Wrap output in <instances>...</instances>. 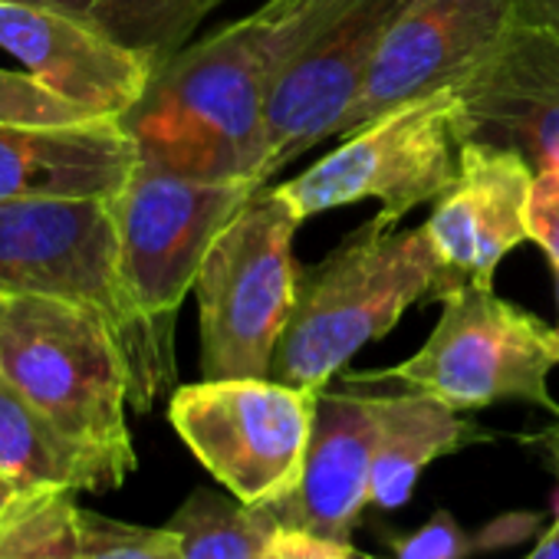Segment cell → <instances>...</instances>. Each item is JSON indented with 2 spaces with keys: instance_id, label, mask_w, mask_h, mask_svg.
<instances>
[{
  "instance_id": "obj_1",
  "label": "cell",
  "mask_w": 559,
  "mask_h": 559,
  "mask_svg": "<svg viewBox=\"0 0 559 559\" xmlns=\"http://www.w3.org/2000/svg\"><path fill=\"white\" fill-rule=\"evenodd\" d=\"M349 0H266L162 63L122 119L139 165L194 181L266 185V103Z\"/></svg>"
},
{
  "instance_id": "obj_2",
  "label": "cell",
  "mask_w": 559,
  "mask_h": 559,
  "mask_svg": "<svg viewBox=\"0 0 559 559\" xmlns=\"http://www.w3.org/2000/svg\"><path fill=\"white\" fill-rule=\"evenodd\" d=\"M448 294L451 280L425 224L399 230L376 214L320 263L304 266L270 379L323 392L359 349L389 336L408 307L441 304Z\"/></svg>"
},
{
  "instance_id": "obj_3",
  "label": "cell",
  "mask_w": 559,
  "mask_h": 559,
  "mask_svg": "<svg viewBox=\"0 0 559 559\" xmlns=\"http://www.w3.org/2000/svg\"><path fill=\"white\" fill-rule=\"evenodd\" d=\"M0 372L106 477L139 467L129 431V369L109 320L86 304L37 294L0 297Z\"/></svg>"
},
{
  "instance_id": "obj_4",
  "label": "cell",
  "mask_w": 559,
  "mask_h": 559,
  "mask_svg": "<svg viewBox=\"0 0 559 559\" xmlns=\"http://www.w3.org/2000/svg\"><path fill=\"white\" fill-rule=\"evenodd\" d=\"M37 294L96 307L129 369V405L148 415L175 379L152 356L119 280L112 198L0 201V297Z\"/></svg>"
},
{
  "instance_id": "obj_5",
  "label": "cell",
  "mask_w": 559,
  "mask_h": 559,
  "mask_svg": "<svg viewBox=\"0 0 559 559\" xmlns=\"http://www.w3.org/2000/svg\"><path fill=\"white\" fill-rule=\"evenodd\" d=\"M297 227L294 207L266 185L214 237L194 280L201 379L270 376L304 280Z\"/></svg>"
},
{
  "instance_id": "obj_6",
  "label": "cell",
  "mask_w": 559,
  "mask_h": 559,
  "mask_svg": "<svg viewBox=\"0 0 559 559\" xmlns=\"http://www.w3.org/2000/svg\"><path fill=\"white\" fill-rule=\"evenodd\" d=\"M559 366V330L500 300L493 287H457L425 346L392 369L340 372L346 385H399L457 412L523 402L556 415L549 372Z\"/></svg>"
},
{
  "instance_id": "obj_7",
  "label": "cell",
  "mask_w": 559,
  "mask_h": 559,
  "mask_svg": "<svg viewBox=\"0 0 559 559\" xmlns=\"http://www.w3.org/2000/svg\"><path fill=\"white\" fill-rule=\"evenodd\" d=\"M266 185L194 181L148 165L112 194L119 280L158 366L175 379V320L224 224Z\"/></svg>"
},
{
  "instance_id": "obj_8",
  "label": "cell",
  "mask_w": 559,
  "mask_h": 559,
  "mask_svg": "<svg viewBox=\"0 0 559 559\" xmlns=\"http://www.w3.org/2000/svg\"><path fill=\"white\" fill-rule=\"evenodd\" d=\"M320 392L276 379H201L168 399V421L240 503L290 497L304 477Z\"/></svg>"
},
{
  "instance_id": "obj_9",
  "label": "cell",
  "mask_w": 559,
  "mask_h": 559,
  "mask_svg": "<svg viewBox=\"0 0 559 559\" xmlns=\"http://www.w3.org/2000/svg\"><path fill=\"white\" fill-rule=\"evenodd\" d=\"M457 90H438L379 112L346 132L340 148L276 185L300 221L376 198L382 217L399 224L418 204L438 201L461 162Z\"/></svg>"
},
{
  "instance_id": "obj_10",
  "label": "cell",
  "mask_w": 559,
  "mask_h": 559,
  "mask_svg": "<svg viewBox=\"0 0 559 559\" xmlns=\"http://www.w3.org/2000/svg\"><path fill=\"white\" fill-rule=\"evenodd\" d=\"M408 0H349L336 21L284 70L266 103V162L270 178L333 139L336 122L356 99L379 47Z\"/></svg>"
},
{
  "instance_id": "obj_11",
  "label": "cell",
  "mask_w": 559,
  "mask_h": 559,
  "mask_svg": "<svg viewBox=\"0 0 559 559\" xmlns=\"http://www.w3.org/2000/svg\"><path fill=\"white\" fill-rule=\"evenodd\" d=\"M510 24L513 0H408L333 135L343 139L385 109L454 86Z\"/></svg>"
},
{
  "instance_id": "obj_12",
  "label": "cell",
  "mask_w": 559,
  "mask_h": 559,
  "mask_svg": "<svg viewBox=\"0 0 559 559\" xmlns=\"http://www.w3.org/2000/svg\"><path fill=\"white\" fill-rule=\"evenodd\" d=\"M461 145L523 155L536 171H559V37L510 24L457 83Z\"/></svg>"
},
{
  "instance_id": "obj_13",
  "label": "cell",
  "mask_w": 559,
  "mask_h": 559,
  "mask_svg": "<svg viewBox=\"0 0 559 559\" xmlns=\"http://www.w3.org/2000/svg\"><path fill=\"white\" fill-rule=\"evenodd\" d=\"M533 181L536 168L523 155L477 142L461 145L457 175L425 224L451 294L457 287H493L500 260L530 240L526 204Z\"/></svg>"
},
{
  "instance_id": "obj_14",
  "label": "cell",
  "mask_w": 559,
  "mask_h": 559,
  "mask_svg": "<svg viewBox=\"0 0 559 559\" xmlns=\"http://www.w3.org/2000/svg\"><path fill=\"white\" fill-rule=\"evenodd\" d=\"M0 47L57 96L116 122L139 106L155 76L145 57L73 17L17 0H0Z\"/></svg>"
},
{
  "instance_id": "obj_15",
  "label": "cell",
  "mask_w": 559,
  "mask_h": 559,
  "mask_svg": "<svg viewBox=\"0 0 559 559\" xmlns=\"http://www.w3.org/2000/svg\"><path fill=\"white\" fill-rule=\"evenodd\" d=\"M376 448L379 395L323 389L304 477L290 497L270 503L280 526H300L340 543H353V533L372 503Z\"/></svg>"
},
{
  "instance_id": "obj_16",
  "label": "cell",
  "mask_w": 559,
  "mask_h": 559,
  "mask_svg": "<svg viewBox=\"0 0 559 559\" xmlns=\"http://www.w3.org/2000/svg\"><path fill=\"white\" fill-rule=\"evenodd\" d=\"M139 165L122 122L70 129L0 126V201L8 198H112Z\"/></svg>"
},
{
  "instance_id": "obj_17",
  "label": "cell",
  "mask_w": 559,
  "mask_h": 559,
  "mask_svg": "<svg viewBox=\"0 0 559 559\" xmlns=\"http://www.w3.org/2000/svg\"><path fill=\"white\" fill-rule=\"evenodd\" d=\"M490 441V431L467 421L435 395L399 389L379 395V448L372 464V503L399 510L408 503L421 471L461 448Z\"/></svg>"
},
{
  "instance_id": "obj_18",
  "label": "cell",
  "mask_w": 559,
  "mask_h": 559,
  "mask_svg": "<svg viewBox=\"0 0 559 559\" xmlns=\"http://www.w3.org/2000/svg\"><path fill=\"white\" fill-rule=\"evenodd\" d=\"M0 477H8L17 490H109L99 467L40 415L4 372H0Z\"/></svg>"
},
{
  "instance_id": "obj_19",
  "label": "cell",
  "mask_w": 559,
  "mask_h": 559,
  "mask_svg": "<svg viewBox=\"0 0 559 559\" xmlns=\"http://www.w3.org/2000/svg\"><path fill=\"white\" fill-rule=\"evenodd\" d=\"M57 11L145 57L155 70L188 47L198 24L221 0H17Z\"/></svg>"
},
{
  "instance_id": "obj_20",
  "label": "cell",
  "mask_w": 559,
  "mask_h": 559,
  "mask_svg": "<svg viewBox=\"0 0 559 559\" xmlns=\"http://www.w3.org/2000/svg\"><path fill=\"white\" fill-rule=\"evenodd\" d=\"M185 559H257L280 520L266 507L240 503L234 493L198 487L165 523Z\"/></svg>"
},
{
  "instance_id": "obj_21",
  "label": "cell",
  "mask_w": 559,
  "mask_h": 559,
  "mask_svg": "<svg viewBox=\"0 0 559 559\" xmlns=\"http://www.w3.org/2000/svg\"><path fill=\"white\" fill-rule=\"evenodd\" d=\"M73 490H17L0 510V559H80V503Z\"/></svg>"
},
{
  "instance_id": "obj_22",
  "label": "cell",
  "mask_w": 559,
  "mask_h": 559,
  "mask_svg": "<svg viewBox=\"0 0 559 559\" xmlns=\"http://www.w3.org/2000/svg\"><path fill=\"white\" fill-rule=\"evenodd\" d=\"M539 526L536 513H507L493 523H487L480 533H467L454 513L438 510L425 526L395 536L392 546V559H467L474 552H487L497 546H513L520 539H526L533 530Z\"/></svg>"
},
{
  "instance_id": "obj_23",
  "label": "cell",
  "mask_w": 559,
  "mask_h": 559,
  "mask_svg": "<svg viewBox=\"0 0 559 559\" xmlns=\"http://www.w3.org/2000/svg\"><path fill=\"white\" fill-rule=\"evenodd\" d=\"M106 122L90 109L57 96L34 73L0 70V126L8 129H70Z\"/></svg>"
},
{
  "instance_id": "obj_24",
  "label": "cell",
  "mask_w": 559,
  "mask_h": 559,
  "mask_svg": "<svg viewBox=\"0 0 559 559\" xmlns=\"http://www.w3.org/2000/svg\"><path fill=\"white\" fill-rule=\"evenodd\" d=\"M80 559H185L168 526H135L80 507Z\"/></svg>"
},
{
  "instance_id": "obj_25",
  "label": "cell",
  "mask_w": 559,
  "mask_h": 559,
  "mask_svg": "<svg viewBox=\"0 0 559 559\" xmlns=\"http://www.w3.org/2000/svg\"><path fill=\"white\" fill-rule=\"evenodd\" d=\"M530 240L559 266V171H536L530 204H526Z\"/></svg>"
},
{
  "instance_id": "obj_26",
  "label": "cell",
  "mask_w": 559,
  "mask_h": 559,
  "mask_svg": "<svg viewBox=\"0 0 559 559\" xmlns=\"http://www.w3.org/2000/svg\"><path fill=\"white\" fill-rule=\"evenodd\" d=\"M257 559H356V546L300 526H276Z\"/></svg>"
},
{
  "instance_id": "obj_27",
  "label": "cell",
  "mask_w": 559,
  "mask_h": 559,
  "mask_svg": "<svg viewBox=\"0 0 559 559\" xmlns=\"http://www.w3.org/2000/svg\"><path fill=\"white\" fill-rule=\"evenodd\" d=\"M513 24L559 37V0H513Z\"/></svg>"
},
{
  "instance_id": "obj_28",
  "label": "cell",
  "mask_w": 559,
  "mask_h": 559,
  "mask_svg": "<svg viewBox=\"0 0 559 559\" xmlns=\"http://www.w3.org/2000/svg\"><path fill=\"white\" fill-rule=\"evenodd\" d=\"M526 559H559V474H556V497H552V520L539 533L536 546L530 549Z\"/></svg>"
},
{
  "instance_id": "obj_29",
  "label": "cell",
  "mask_w": 559,
  "mask_h": 559,
  "mask_svg": "<svg viewBox=\"0 0 559 559\" xmlns=\"http://www.w3.org/2000/svg\"><path fill=\"white\" fill-rule=\"evenodd\" d=\"M539 444H543V451H546V457H549V464H552V474H559V425H556L552 431H546V435L539 438Z\"/></svg>"
},
{
  "instance_id": "obj_30",
  "label": "cell",
  "mask_w": 559,
  "mask_h": 559,
  "mask_svg": "<svg viewBox=\"0 0 559 559\" xmlns=\"http://www.w3.org/2000/svg\"><path fill=\"white\" fill-rule=\"evenodd\" d=\"M17 493V487L8 480V477H0V510H4L8 503H11V497Z\"/></svg>"
},
{
  "instance_id": "obj_31",
  "label": "cell",
  "mask_w": 559,
  "mask_h": 559,
  "mask_svg": "<svg viewBox=\"0 0 559 559\" xmlns=\"http://www.w3.org/2000/svg\"><path fill=\"white\" fill-rule=\"evenodd\" d=\"M356 559H382V556H372V552H359L356 549Z\"/></svg>"
},
{
  "instance_id": "obj_32",
  "label": "cell",
  "mask_w": 559,
  "mask_h": 559,
  "mask_svg": "<svg viewBox=\"0 0 559 559\" xmlns=\"http://www.w3.org/2000/svg\"><path fill=\"white\" fill-rule=\"evenodd\" d=\"M552 273H556V294H559V266H552ZM559 330V326H556Z\"/></svg>"
}]
</instances>
